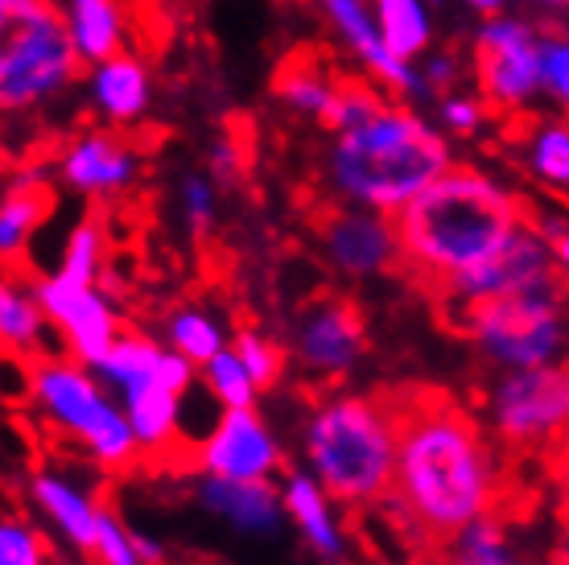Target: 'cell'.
I'll return each instance as SVG.
<instances>
[{"label": "cell", "mask_w": 569, "mask_h": 565, "mask_svg": "<svg viewBox=\"0 0 569 565\" xmlns=\"http://www.w3.org/2000/svg\"><path fill=\"white\" fill-rule=\"evenodd\" d=\"M400 512L429 533L450 537L499 504V458L483 429L446 400H417L400 413L392 492Z\"/></svg>", "instance_id": "obj_1"}, {"label": "cell", "mask_w": 569, "mask_h": 565, "mask_svg": "<svg viewBox=\"0 0 569 565\" xmlns=\"http://www.w3.org/2000/svg\"><path fill=\"white\" fill-rule=\"evenodd\" d=\"M525 219V202L499 178L475 166H450L392 215L400 265L417 281L441 289L499 252Z\"/></svg>", "instance_id": "obj_2"}, {"label": "cell", "mask_w": 569, "mask_h": 565, "mask_svg": "<svg viewBox=\"0 0 569 565\" xmlns=\"http://www.w3.org/2000/svg\"><path fill=\"white\" fill-rule=\"evenodd\" d=\"M455 166V149L438 125L385 99L368 120L335 132L327 153V190L342 207L397 215L438 174Z\"/></svg>", "instance_id": "obj_3"}, {"label": "cell", "mask_w": 569, "mask_h": 565, "mask_svg": "<svg viewBox=\"0 0 569 565\" xmlns=\"http://www.w3.org/2000/svg\"><path fill=\"white\" fill-rule=\"evenodd\" d=\"M400 413L376 396H327L306 417L301 454L306 470L327 487L335 504L368 508L392 492Z\"/></svg>", "instance_id": "obj_4"}, {"label": "cell", "mask_w": 569, "mask_h": 565, "mask_svg": "<svg viewBox=\"0 0 569 565\" xmlns=\"http://www.w3.org/2000/svg\"><path fill=\"white\" fill-rule=\"evenodd\" d=\"M83 62L54 0H0V112L42 120L74 96Z\"/></svg>", "instance_id": "obj_5"}, {"label": "cell", "mask_w": 569, "mask_h": 565, "mask_svg": "<svg viewBox=\"0 0 569 565\" xmlns=\"http://www.w3.org/2000/svg\"><path fill=\"white\" fill-rule=\"evenodd\" d=\"M29 405L54 434L74 442L87 463L103 470H124L141 458L124 413L87 364L62 351L42 355L29 371Z\"/></svg>", "instance_id": "obj_6"}, {"label": "cell", "mask_w": 569, "mask_h": 565, "mask_svg": "<svg viewBox=\"0 0 569 565\" xmlns=\"http://www.w3.org/2000/svg\"><path fill=\"white\" fill-rule=\"evenodd\" d=\"M458 323L491 368L516 371L569 359V294L566 277L491 297L458 314Z\"/></svg>", "instance_id": "obj_7"}, {"label": "cell", "mask_w": 569, "mask_h": 565, "mask_svg": "<svg viewBox=\"0 0 569 565\" xmlns=\"http://www.w3.org/2000/svg\"><path fill=\"white\" fill-rule=\"evenodd\" d=\"M487 425L508 450H549L569 434V359L503 371L487 393Z\"/></svg>", "instance_id": "obj_8"}, {"label": "cell", "mask_w": 569, "mask_h": 565, "mask_svg": "<svg viewBox=\"0 0 569 565\" xmlns=\"http://www.w3.org/2000/svg\"><path fill=\"white\" fill-rule=\"evenodd\" d=\"M470 75L475 96L491 112H528L541 96V29L508 9L483 17L470 46Z\"/></svg>", "instance_id": "obj_9"}, {"label": "cell", "mask_w": 569, "mask_h": 565, "mask_svg": "<svg viewBox=\"0 0 569 565\" xmlns=\"http://www.w3.org/2000/svg\"><path fill=\"white\" fill-rule=\"evenodd\" d=\"M50 182L79 202H120L144 182V153L129 132L103 125L74 128L50 161Z\"/></svg>", "instance_id": "obj_10"}, {"label": "cell", "mask_w": 569, "mask_h": 565, "mask_svg": "<svg viewBox=\"0 0 569 565\" xmlns=\"http://www.w3.org/2000/svg\"><path fill=\"white\" fill-rule=\"evenodd\" d=\"M33 294H38V306L50 323V335L58 339V351L87 364V368L124 330L120 301L100 281H71V277L50 269L33 281Z\"/></svg>", "instance_id": "obj_11"}, {"label": "cell", "mask_w": 569, "mask_h": 565, "mask_svg": "<svg viewBox=\"0 0 569 565\" xmlns=\"http://www.w3.org/2000/svg\"><path fill=\"white\" fill-rule=\"evenodd\" d=\"M553 277H561L553 260V236L545 227H532L525 219L499 252H491L483 265L458 272V277H450V281L441 285V297L455 306V314H462L470 306H479V301L520 294V289L545 285L553 281Z\"/></svg>", "instance_id": "obj_12"}, {"label": "cell", "mask_w": 569, "mask_h": 565, "mask_svg": "<svg viewBox=\"0 0 569 565\" xmlns=\"http://www.w3.org/2000/svg\"><path fill=\"white\" fill-rule=\"evenodd\" d=\"M194 463H199V475H214V479L277 483L284 450L257 405H248V409H223L214 417L207 438L194 446Z\"/></svg>", "instance_id": "obj_13"}, {"label": "cell", "mask_w": 569, "mask_h": 565, "mask_svg": "<svg viewBox=\"0 0 569 565\" xmlns=\"http://www.w3.org/2000/svg\"><path fill=\"white\" fill-rule=\"evenodd\" d=\"M74 96L83 103V112L91 116V125L132 132V128H141L157 108L153 62H149L137 46L120 50V54L100 58V62H87L83 75H79Z\"/></svg>", "instance_id": "obj_14"}, {"label": "cell", "mask_w": 569, "mask_h": 565, "mask_svg": "<svg viewBox=\"0 0 569 565\" xmlns=\"http://www.w3.org/2000/svg\"><path fill=\"white\" fill-rule=\"evenodd\" d=\"M194 380H199V368L166 347V351L157 355L149 376L132 380L129 388H120L112 396L120 413H124V422H129L141 454H161L178 442V400H182V393Z\"/></svg>", "instance_id": "obj_15"}, {"label": "cell", "mask_w": 569, "mask_h": 565, "mask_svg": "<svg viewBox=\"0 0 569 565\" xmlns=\"http://www.w3.org/2000/svg\"><path fill=\"white\" fill-rule=\"evenodd\" d=\"M322 256L347 281H371L400 265V244L392 215L368 207H335L322 219Z\"/></svg>", "instance_id": "obj_16"}, {"label": "cell", "mask_w": 569, "mask_h": 565, "mask_svg": "<svg viewBox=\"0 0 569 565\" xmlns=\"http://www.w3.org/2000/svg\"><path fill=\"white\" fill-rule=\"evenodd\" d=\"M363 355V318L351 301L322 297L298 314L293 323V359L313 380H342L351 376Z\"/></svg>", "instance_id": "obj_17"}, {"label": "cell", "mask_w": 569, "mask_h": 565, "mask_svg": "<svg viewBox=\"0 0 569 565\" xmlns=\"http://www.w3.org/2000/svg\"><path fill=\"white\" fill-rule=\"evenodd\" d=\"M54 215V182L42 166L0 174V269H13Z\"/></svg>", "instance_id": "obj_18"}, {"label": "cell", "mask_w": 569, "mask_h": 565, "mask_svg": "<svg viewBox=\"0 0 569 565\" xmlns=\"http://www.w3.org/2000/svg\"><path fill=\"white\" fill-rule=\"evenodd\" d=\"M29 508L42 516V524L54 533L67 549L83 553L91 549L96 537V516H100L103 499L91 487L67 475V470H33L29 475Z\"/></svg>", "instance_id": "obj_19"}, {"label": "cell", "mask_w": 569, "mask_h": 565, "mask_svg": "<svg viewBox=\"0 0 569 565\" xmlns=\"http://www.w3.org/2000/svg\"><path fill=\"white\" fill-rule=\"evenodd\" d=\"M199 508L219 521L223 528L240 533V537H277L284 528L281 492L277 483H243V479H214L202 475L194 487Z\"/></svg>", "instance_id": "obj_20"}, {"label": "cell", "mask_w": 569, "mask_h": 565, "mask_svg": "<svg viewBox=\"0 0 569 565\" xmlns=\"http://www.w3.org/2000/svg\"><path fill=\"white\" fill-rule=\"evenodd\" d=\"M277 492H281L284 524H293V533L306 541V549L322 562H342L347 528H342L339 504L327 495V487L313 479L310 470H289L277 479Z\"/></svg>", "instance_id": "obj_21"}, {"label": "cell", "mask_w": 569, "mask_h": 565, "mask_svg": "<svg viewBox=\"0 0 569 565\" xmlns=\"http://www.w3.org/2000/svg\"><path fill=\"white\" fill-rule=\"evenodd\" d=\"M54 9L83 67L129 50L137 38L132 0H54Z\"/></svg>", "instance_id": "obj_22"}, {"label": "cell", "mask_w": 569, "mask_h": 565, "mask_svg": "<svg viewBox=\"0 0 569 565\" xmlns=\"http://www.w3.org/2000/svg\"><path fill=\"white\" fill-rule=\"evenodd\" d=\"M0 351L26 355V359L54 351V335L38 306L33 281L13 269H0Z\"/></svg>", "instance_id": "obj_23"}, {"label": "cell", "mask_w": 569, "mask_h": 565, "mask_svg": "<svg viewBox=\"0 0 569 565\" xmlns=\"http://www.w3.org/2000/svg\"><path fill=\"white\" fill-rule=\"evenodd\" d=\"M433 565H532L512 537V528L496 521V512H487L479 521L462 524L458 533L441 537V553Z\"/></svg>", "instance_id": "obj_24"}, {"label": "cell", "mask_w": 569, "mask_h": 565, "mask_svg": "<svg viewBox=\"0 0 569 565\" xmlns=\"http://www.w3.org/2000/svg\"><path fill=\"white\" fill-rule=\"evenodd\" d=\"M368 9L380 42L400 62H417L421 54L433 50L438 26H433V4L429 0H368Z\"/></svg>", "instance_id": "obj_25"}, {"label": "cell", "mask_w": 569, "mask_h": 565, "mask_svg": "<svg viewBox=\"0 0 569 565\" xmlns=\"http://www.w3.org/2000/svg\"><path fill=\"white\" fill-rule=\"evenodd\" d=\"M161 343L178 351L182 359H190L194 368H202L211 355H219L228 347V326L214 310L207 306H178V310L166 314V323H161Z\"/></svg>", "instance_id": "obj_26"}, {"label": "cell", "mask_w": 569, "mask_h": 565, "mask_svg": "<svg viewBox=\"0 0 569 565\" xmlns=\"http://www.w3.org/2000/svg\"><path fill=\"white\" fill-rule=\"evenodd\" d=\"M272 91H277V103H281L284 112L306 116V120H318V125H322V116L330 112V103L339 96V79H335L322 62L298 58V62L281 67Z\"/></svg>", "instance_id": "obj_27"}, {"label": "cell", "mask_w": 569, "mask_h": 565, "mask_svg": "<svg viewBox=\"0 0 569 565\" xmlns=\"http://www.w3.org/2000/svg\"><path fill=\"white\" fill-rule=\"evenodd\" d=\"M108 256H112L108 224H103L96 211H83L71 227H67V236H62L54 272L71 277V281H103V272H108Z\"/></svg>", "instance_id": "obj_28"}, {"label": "cell", "mask_w": 569, "mask_h": 565, "mask_svg": "<svg viewBox=\"0 0 569 565\" xmlns=\"http://www.w3.org/2000/svg\"><path fill=\"white\" fill-rule=\"evenodd\" d=\"M219 195L223 186L214 182L207 170H182L173 178L170 190V207H173V224L186 240H207L214 227H219Z\"/></svg>", "instance_id": "obj_29"}, {"label": "cell", "mask_w": 569, "mask_h": 565, "mask_svg": "<svg viewBox=\"0 0 569 565\" xmlns=\"http://www.w3.org/2000/svg\"><path fill=\"white\" fill-rule=\"evenodd\" d=\"M525 170L553 195H569V116L541 120L525 137Z\"/></svg>", "instance_id": "obj_30"}, {"label": "cell", "mask_w": 569, "mask_h": 565, "mask_svg": "<svg viewBox=\"0 0 569 565\" xmlns=\"http://www.w3.org/2000/svg\"><path fill=\"white\" fill-rule=\"evenodd\" d=\"M199 384L214 396V405H219V409H248V405H257L260 400L257 380L248 376V368L240 364V355L231 351V343L202 364Z\"/></svg>", "instance_id": "obj_31"}, {"label": "cell", "mask_w": 569, "mask_h": 565, "mask_svg": "<svg viewBox=\"0 0 569 565\" xmlns=\"http://www.w3.org/2000/svg\"><path fill=\"white\" fill-rule=\"evenodd\" d=\"M87 562L91 565H141V557H137V549H132L129 524L116 516V508L108 504V499H103L100 516H96V537H91Z\"/></svg>", "instance_id": "obj_32"}, {"label": "cell", "mask_w": 569, "mask_h": 565, "mask_svg": "<svg viewBox=\"0 0 569 565\" xmlns=\"http://www.w3.org/2000/svg\"><path fill=\"white\" fill-rule=\"evenodd\" d=\"M0 565H54L42 528L21 516H0Z\"/></svg>", "instance_id": "obj_33"}, {"label": "cell", "mask_w": 569, "mask_h": 565, "mask_svg": "<svg viewBox=\"0 0 569 565\" xmlns=\"http://www.w3.org/2000/svg\"><path fill=\"white\" fill-rule=\"evenodd\" d=\"M231 351L240 355V364L248 368V376L257 380V388H272V384L281 380L284 371V351L269 335H260V330H240L236 339H231Z\"/></svg>", "instance_id": "obj_34"}, {"label": "cell", "mask_w": 569, "mask_h": 565, "mask_svg": "<svg viewBox=\"0 0 569 565\" xmlns=\"http://www.w3.org/2000/svg\"><path fill=\"white\" fill-rule=\"evenodd\" d=\"M541 96L569 116V33H541Z\"/></svg>", "instance_id": "obj_35"}, {"label": "cell", "mask_w": 569, "mask_h": 565, "mask_svg": "<svg viewBox=\"0 0 569 565\" xmlns=\"http://www.w3.org/2000/svg\"><path fill=\"white\" fill-rule=\"evenodd\" d=\"M438 120H441V132H458V137H475L479 128L491 120V108H487L483 99L475 96V91H462V87H455V91H446V96H438Z\"/></svg>", "instance_id": "obj_36"}, {"label": "cell", "mask_w": 569, "mask_h": 565, "mask_svg": "<svg viewBox=\"0 0 569 565\" xmlns=\"http://www.w3.org/2000/svg\"><path fill=\"white\" fill-rule=\"evenodd\" d=\"M462 71H467V62H462L455 50H429V54L417 58V75H421V83H426V96L455 91V87L462 83Z\"/></svg>", "instance_id": "obj_37"}, {"label": "cell", "mask_w": 569, "mask_h": 565, "mask_svg": "<svg viewBox=\"0 0 569 565\" xmlns=\"http://www.w3.org/2000/svg\"><path fill=\"white\" fill-rule=\"evenodd\" d=\"M243 145L236 141V132H219V137H211V145H207V161H202V170L211 174L219 186H236L243 178Z\"/></svg>", "instance_id": "obj_38"}, {"label": "cell", "mask_w": 569, "mask_h": 565, "mask_svg": "<svg viewBox=\"0 0 569 565\" xmlns=\"http://www.w3.org/2000/svg\"><path fill=\"white\" fill-rule=\"evenodd\" d=\"M29 371H33V364H26V355L0 351V396L4 400H29Z\"/></svg>", "instance_id": "obj_39"}, {"label": "cell", "mask_w": 569, "mask_h": 565, "mask_svg": "<svg viewBox=\"0 0 569 565\" xmlns=\"http://www.w3.org/2000/svg\"><path fill=\"white\" fill-rule=\"evenodd\" d=\"M129 533H132V549H137L141 565H166V545H161V541L149 537L144 528H132V524H129Z\"/></svg>", "instance_id": "obj_40"}, {"label": "cell", "mask_w": 569, "mask_h": 565, "mask_svg": "<svg viewBox=\"0 0 569 565\" xmlns=\"http://www.w3.org/2000/svg\"><path fill=\"white\" fill-rule=\"evenodd\" d=\"M553 236V260H557V272L569 281V227H557V231H549Z\"/></svg>", "instance_id": "obj_41"}, {"label": "cell", "mask_w": 569, "mask_h": 565, "mask_svg": "<svg viewBox=\"0 0 569 565\" xmlns=\"http://www.w3.org/2000/svg\"><path fill=\"white\" fill-rule=\"evenodd\" d=\"M458 4H467L470 13H479V17H491V13H503L512 0H458Z\"/></svg>", "instance_id": "obj_42"}, {"label": "cell", "mask_w": 569, "mask_h": 565, "mask_svg": "<svg viewBox=\"0 0 569 565\" xmlns=\"http://www.w3.org/2000/svg\"><path fill=\"white\" fill-rule=\"evenodd\" d=\"M549 565H569V533L557 541V549L549 553Z\"/></svg>", "instance_id": "obj_43"}, {"label": "cell", "mask_w": 569, "mask_h": 565, "mask_svg": "<svg viewBox=\"0 0 569 565\" xmlns=\"http://www.w3.org/2000/svg\"><path fill=\"white\" fill-rule=\"evenodd\" d=\"M537 9H549V13H561V9H569V0H532Z\"/></svg>", "instance_id": "obj_44"}, {"label": "cell", "mask_w": 569, "mask_h": 565, "mask_svg": "<svg viewBox=\"0 0 569 565\" xmlns=\"http://www.w3.org/2000/svg\"><path fill=\"white\" fill-rule=\"evenodd\" d=\"M561 475H566V499H569V458H561Z\"/></svg>", "instance_id": "obj_45"}, {"label": "cell", "mask_w": 569, "mask_h": 565, "mask_svg": "<svg viewBox=\"0 0 569 565\" xmlns=\"http://www.w3.org/2000/svg\"><path fill=\"white\" fill-rule=\"evenodd\" d=\"M561 458H569V434H566V442H561Z\"/></svg>", "instance_id": "obj_46"}, {"label": "cell", "mask_w": 569, "mask_h": 565, "mask_svg": "<svg viewBox=\"0 0 569 565\" xmlns=\"http://www.w3.org/2000/svg\"><path fill=\"white\" fill-rule=\"evenodd\" d=\"M0 125H9V120H4V112H0Z\"/></svg>", "instance_id": "obj_47"}, {"label": "cell", "mask_w": 569, "mask_h": 565, "mask_svg": "<svg viewBox=\"0 0 569 565\" xmlns=\"http://www.w3.org/2000/svg\"><path fill=\"white\" fill-rule=\"evenodd\" d=\"M429 4H433V0H429Z\"/></svg>", "instance_id": "obj_48"}, {"label": "cell", "mask_w": 569, "mask_h": 565, "mask_svg": "<svg viewBox=\"0 0 569 565\" xmlns=\"http://www.w3.org/2000/svg\"><path fill=\"white\" fill-rule=\"evenodd\" d=\"M67 565H71V562H67Z\"/></svg>", "instance_id": "obj_49"}]
</instances>
